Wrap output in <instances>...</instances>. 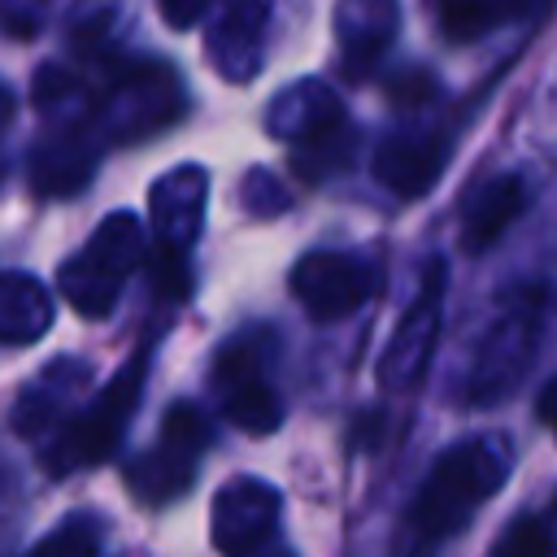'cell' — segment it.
<instances>
[{"instance_id": "6da1fadb", "label": "cell", "mask_w": 557, "mask_h": 557, "mask_svg": "<svg viewBox=\"0 0 557 557\" xmlns=\"http://www.w3.org/2000/svg\"><path fill=\"white\" fill-rule=\"evenodd\" d=\"M505 453L492 440H466L440 453L409 505V540L440 544L453 531H461L474 518V509L505 483Z\"/></svg>"}, {"instance_id": "7a4b0ae2", "label": "cell", "mask_w": 557, "mask_h": 557, "mask_svg": "<svg viewBox=\"0 0 557 557\" xmlns=\"http://www.w3.org/2000/svg\"><path fill=\"white\" fill-rule=\"evenodd\" d=\"M144 252H148V239H144L139 218L126 209L109 213L91 231V239L61 265V274H57L61 296L83 318H104L117 305L122 283L144 265Z\"/></svg>"}, {"instance_id": "3957f363", "label": "cell", "mask_w": 557, "mask_h": 557, "mask_svg": "<svg viewBox=\"0 0 557 557\" xmlns=\"http://www.w3.org/2000/svg\"><path fill=\"white\" fill-rule=\"evenodd\" d=\"M144 379H148V357H131L87 409H78L70 422H61V435H57V444H52L48 457H44L48 474L61 479V474H70V470H87V466L104 461V457L117 448L126 422H131L135 409H139Z\"/></svg>"}, {"instance_id": "277c9868", "label": "cell", "mask_w": 557, "mask_h": 557, "mask_svg": "<svg viewBox=\"0 0 557 557\" xmlns=\"http://www.w3.org/2000/svg\"><path fill=\"white\" fill-rule=\"evenodd\" d=\"M379 287V270L348 252H305L292 265V292L313 322H339L357 313Z\"/></svg>"}, {"instance_id": "5b68a950", "label": "cell", "mask_w": 557, "mask_h": 557, "mask_svg": "<svg viewBox=\"0 0 557 557\" xmlns=\"http://www.w3.org/2000/svg\"><path fill=\"white\" fill-rule=\"evenodd\" d=\"M183 109V83L170 65H126L104 83V126L113 139H135L165 126Z\"/></svg>"}, {"instance_id": "8992f818", "label": "cell", "mask_w": 557, "mask_h": 557, "mask_svg": "<svg viewBox=\"0 0 557 557\" xmlns=\"http://www.w3.org/2000/svg\"><path fill=\"white\" fill-rule=\"evenodd\" d=\"M283 513V492L270 487L265 479L239 474L218 487L213 513H209V535L222 557H248L261 544H270V531L278 527Z\"/></svg>"}, {"instance_id": "52a82bcc", "label": "cell", "mask_w": 557, "mask_h": 557, "mask_svg": "<svg viewBox=\"0 0 557 557\" xmlns=\"http://www.w3.org/2000/svg\"><path fill=\"white\" fill-rule=\"evenodd\" d=\"M531 352H535V300H522L483 335L474 366H470L466 400L470 405H496L505 392L518 387V379L531 366Z\"/></svg>"}, {"instance_id": "ba28073f", "label": "cell", "mask_w": 557, "mask_h": 557, "mask_svg": "<svg viewBox=\"0 0 557 557\" xmlns=\"http://www.w3.org/2000/svg\"><path fill=\"white\" fill-rule=\"evenodd\" d=\"M440 287H444V265L435 261L426 270L418 300L405 309V318L396 322V331L379 357V383L387 392H409L413 383H422L431 352H435V339H440Z\"/></svg>"}, {"instance_id": "9c48e42d", "label": "cell", "mask_w": 557, "mask_h": 557, "mask_svg": "<svg viewBox=\"0 0 557 557\" xmlns=\"http://www.w3.org/2000/svg\"><path fill=\"white\" fill-rule=\"evenodd\" d=\"M265 26L270 9L265 0H231L222 17L205 35V57L213 70L231 83H248L261 74V48H265Z\"/></svg>"}, {"instance_id": "30bf717a", "label": "cell", "mask_w": 557, "mask_h": 557, "mask_svg": "<svg viewBox=\"0 0 557 557\" xmlns=\"http://www.w3.org/2000/svg\"><path fill=\"white\" fill-rule=\"evenodd\" d=\"M205 205H209V174L205 165H178L152 183L148 196V218L161 244L191 248L200 226H205Z\"/></svg>"}, {"instance_id": "8fae6325", "label": "cell", "mask_w": 557, "mask_h": 557, "mask_svg": "<svg viewBox=\"0 0 557 557\" xmlns=\"http://www.w3.org/2000/svg\"><path fill=\"white\" fill-rule=\"evenodd\" d=\"M444 165H448V144L444 135L431 131H400L383 139V148L374 152V178L405 200L426 196L440 183Z\"/></svg>"}, {"instance_id": "7c38bea8", "label": "cell", "mask_w": 557, "mask_h": 557, "mask_svg": "<svg viewBox=\"0 0 557 557\" xmlns=\"http://www.w3.org/2000/svg\"><path fill=\"white\" fill-rule=\"evenodd\" d=\"M396 26H400V0H339L335 39L344 52V70L352 78H366L396 39Z\"/></svg>"}, {"instance_id": "4fadbf2b", "label": "cell", "mask_w": 557, "mask_h": 557, "mask_svg": "<svg viewBox=\"0 0 557 557\" xmlns=\"http://www.w3.org/2000/svg\"><path fill=\"white\" fill-rule=\"evenodd\" d=\"M96 174V148L83 131H52L30 148V187L39 196H74Z\"/></svg>"}, {"instance_id": "5bb4252c", "label": "cell", "mask_w": 557, "mask_h": 557, "mask_svg": "<svg viewBox=\"0 0 557 557\" xmlns=\"http://www.w3.org/2000/svg\"><path fill=\"white\" fill-rule=\"evenodd\" d=\"M339 122H348L344 104L322 83H296L265 109V131L274 139H287V144H305V139H313V135H322Z\"/></svg>"}, {"instance_id": "9a60e30c", "label": "cell", "mask_w": 557, "mask_h": 557, "mask_svg": "<svg viewBox=\"0 0 557 557\" xmlns=\"http://www.w3.org/2000/svg\"><path fill=\"white\" fill-rule=\"evenodd\" d=\"M87 383V366L83 361H52L30 387H22L17 405H13V431L22 440H35L44 431H52L65 418V400Z\"/></svg>"}, {"instance_id": "2e32d148", "label": "cell", "mask_w": 557, "mask_h": 557, "mask_svg": "<svg viewBox=\"0 0 557 557\" xmlns=\"http://www.w3.org/2000/svg\"><path fill=\"white\" fill-rule=\"evenodd\" d=\"M522 209H527V187H522L518 174H496V178H487V183L470 196L466 218H461V244H466V252L492 248V244L518 222Z\"/></svg>"}, {"instance_id": "e0dca14e", "label": "cell", "mask_w": 557, "mask_h": 557, "mask_svg": "<svg viewBox=\"0 0 557 557\" xmlns=\"http://www.w3.org/2000/svg\"><path fill=\"white\" fill-rule=\"evenodd\" d=\"M57 318V305L48 296V287L30 274H0V344H35L39 335H48Z\"/></svg>"}, {"instance_id": "ac0fdd59", "label": "cell", "mask_w": 557, "mask_h": 557, "mask_svg": "<svg viewBox=\"0 0 557 557\" xmlns=\"http://www.w3.org/2000/svg\"><path fill=\"white\" fill-rule=\"evenodd\" d=\"M196 479V453L174 448L165 440H157L148 453H139L126 466V487L144 500V505H165L174 496H183Z\"/></svg>"}, {"instance_id": "d6986e66", "label": "cell", "mask_w": 557, "mask_h": 557, "mask_svg": "<svg viewBox=\"0 0 557 557\" xmlns=\"http://www.w3.org/2000/svg\"><path fill=\"white\" fill-rule=\"evenodd\" d=\"M222 413L231 426L248 431V435H270L283 426V400L274 387H265L261 379H244L235 387H226V400H222Z\"/></svg>"}, {"instance_id": "ffe728a7", "label": "cell", "mask_w": 557, "mask_h": 557, "mask_svg": "<svg viewBox=\"0 0 557 557\" xmlns=\"http://www.w3.org/2000/svg\"><path fill=\"white\" fill-rule=\"evenodd\" d=\"M348 161H352V126L348 122L296 144V157H292L296 174H305V178H326V174L344 170Z\"/></svg>"}, {"instance_id": "44dd1931", "label": "cell", "mask_w": 557, "mask_h": 557, "mask_svg": "<svg viewBox=\"0 0 557 557\" xmlns=\"http://www.w3.org/2000/svg\"><path fill=\"white\" fill-rule=\"evenodd\" d=\"M144 270H148V283L161 300H183L191 292V270H187V248H174V244H152V252H144Z\"/></svg>"}, {"instance_id": "7402d4cb", "label": "cell", "mask_w": 557, "mask_h": 557, "mask_svg": "<svg viewBox=\"0 0 557 557\" xmlns=\"http://www.w3.org/2000/svg\"><path fill=\"white\" fill-rule=\"evenodd\" d=\"M100 553V527L91 518H70L57 531H48L26 557H96Z\"/></svg>"}, {"instance_id": "603a6c76", "label": "cell", "mask_w": 557, "mask_h": 557, "mask_svg": "<svg viewBox=\"0 0 557 557\" xmlns=\"http://www.w3.org/2000/svg\"><path fill=\"white\" fill-rule=\"evenodd\" d=\"M487 557H557V540L540 518H518L496 535Z\"/></svg>"}, {"instance_id": "cb8c5ba5", "label": "cell", "mask_w": 557, "mask_h": 557, "mask_svg": "<svg viewBox=\"0 0 557 557\" xmlns=\"http://www.w3.org/2000/svg\"><path fill=\"white\" fill-rule=\"evenodd\" d=\"M161 440L200 457V453L209 448V440H213V435H209L205 413H200L191 400H178V405H170V409H165V418H161Z\"/></svg>"}, {"instance_id": "d4e9b609", "label": "cell", "mask_w": 557, "mask_h": 557, "mask_svg": "<svg viewBox=\"0 0 557 557\" xmlns=\"http://www.w3.org/2000/svg\"><path fill=\"white\" fill-rule=\"evenodd\" d=\"M239 200H244V209L257 213V218H274V213H283V209L292 205V196L283 191V183H278L274 174H265V170H248V174H244Z\"/></svg>"}, {"instance_id": "484cf974", "label": "cell", "mask_w": 557, "mask_h": 557, "mask_svg": "<svg viewBox=\"0 0 557 557\" xmlns=\"http://www.w3.org/2000/svg\"><path fill=\"white\" fill-rule=\"evenodd\" d=\"M387 96H392V104H400V109L426 104V100L435 96V78H431L426 70H405V74H396V78L387 83Z\"/></svg>"}, {"instance_id": "4316f807", "label": "cell", "mask_w": 557, "mask_h": 557, "mask_svg": "<svg viewBox=\"0 0 557 557\" xmlns=\"http://www.w3.org/2000/svg\"><path fill=\"white\" fill-rule=\"evenodd\" d=\"M157 9H161V17H165V26L191 30V26L200 22V13L209 9V0H157Z\"/></svg>"}, {"instance_id": "83f0119b", "label": "cell", "mask_w": 557, "mask_h": 557, "mask_svg": "<svg viewBox=\"0 0 557 557\" xmlns=\"http://www.w3.org/2000/svg\"><path fill=\"white\" fill-rule=\"evenodd\" d=\"M535 413H540L548 426L557 422V374L544 383V392H540V400H535Z\"/></svg>"}, {"instance_id": "f1b7e54d", "label": "cell", "mask_w": 557, "mask_h": 557, "mask_svg": "<svg viewBox=\"0 0 557 557\" xmlns=\"http://www.w3.org/2000/svg\"><path fill=\"white\" fill-rule=\"evenodd\" d=\"M553 509H557V500H553Z\"/></svg>"}, {"instance_id": "f546056e", "label": "cell", "mask_w": 557, "mask_h": 557, "mask_svg": "<svg viewBox=\"0 0 557 557\" xmlns=\"http://www.w3.org/2000/svg\"><path fill=\"white\" fill-rule=\"evenodd\" d=\"M553 431H557V422H553Z\"/></svg>"}, {"instance_id": "4dcf8cb0", "label": "cell", "mask_w": 557, "mask_h": 557, "mask_svg": "<svg viewBox=\"0 0 557 557\" xmlns=\"http://www.w3.org/2000/svg\"><path fill=\"white\" fill-rule=\"evenodd\" d=\"M0 174H4V170H0Z\"/></svg>"}]
</instances>
